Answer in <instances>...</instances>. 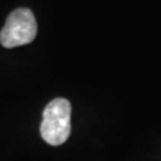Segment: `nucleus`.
<instances>
[{"label": "nucleus", "instance_id": "obj_1", "mask_svg": "<svg viewBox=\"0 0 161 161\" xmlns=\"http://www.w3.org/2000/svg\"><path fill=\"white\" fill-rule=\"evenodd\" d=\"M71 133V103L64 98H55L43 112L40 136L47 144L59 147Z\"/></svg>", "mask_w": 161, "mask_h": 161}, {"label": "nucleus", "instance_id": "obj_2", "mask_svg": "<svg viewBox=\"0 0 161 161\" xmlns=\"http://www.w3.org/2000/svg\"><path fill=\"white\" fill-rule=\"evenodd\" d=\"M38 24L31 9L18 8L8 15L6 24L0 32V43L6 48L31 43L36 36Z\"/></svg>", "mask_w": 161, "mask_h": 161}]
</instances>
